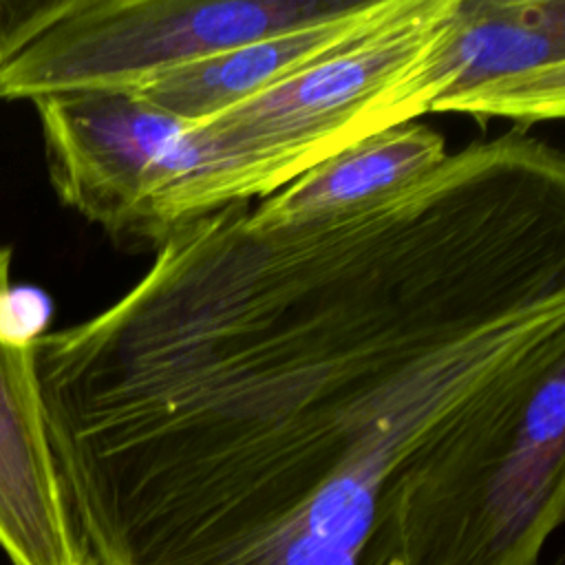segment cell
I'll use <instances>...</instances> for the list:
<instances>
[{"label":"cell","mask_w":565,"mask_h":565,"mask_svg":"<svg viewBox=\"0 0 565 565\" xmlns=\"http://www.w3.org/2000/svg\"><path fill=\"white\" fill-rule=\"evenodd\" d=\"M152 252L110 307L33 344L95 565H185L322 492L388 499L565 435V157L523 128L291 223L230 203Z\"/></svg>","instance_id":"6da1fadb"},{"label":"cell","mask_w":565,"mask_h":565,"mask_svg":"<svg viewBox=\"0 0 565 565\" xmlns=\"http://www.w3.org/2000/svg\"><path fill=\"white\" fill-rule=\"evenodd\" d=\"M455 9L457 0H422L349 51L192 124L194 163L157 205L161 236L223 205L265 199L362 139L430 113L452 82Z\"/></svg>","instance_id":"7a4b0ae2"},{"label":"cell","mask_w":565,"mask_h":565,"mask_svg":"<svg viewBox=\"0 0 565 565\" xmlns=\"http://www.w3.org/2000/svg\"><path fill=\"white\" fill-rule=\"evenodd\" d=\"M338 2H0V99L135 90L183 64L320 18Z\"/></svg>","instance_id":"3957f363"},{"label":"cell","mask_w":565,"mask_h":565,"mask_svg":"<svg viewBox=\"0 0 565 565\" xmlns=\"http://www.w3.org/2000/svg\"><path fill=\"white\" fill-rule=\"evenodd\" d=\"M57 199L119 245L157 247L159 201L194 163L190 126L126 90L33 99Z\"/></svg>","instance_id":"277c9868"},{"label":"cell","mask_w":565,"mask_h":565,"mask_svg":"<svg viewBox=\"0 0 565 565\" xmlns=\"http://www.w3.org/2000/svg\"><path fill=\"white\" fill-rule=\"evenodd\" d=\"M11 258V247L0 245V550L11 565H95L68 514L44 430L33 344L51 305L24 291L15 318Z\"/></svg>","instance_id":"5b68a950"},{"label":"cell","mask_w":565,"mask_h":565,"mask_svg":"<svg viewBox=\"0 0 565 565\" xmlns=\"http://www.w3.org/2000/svg\"><path fill=\"white\" fill-rule=\"evenodd\" d=\"M452 82L430 113L527 128L565 113V0H457Z\"/></svg>","instance_id":"8992f818"},{"label":"cell","mask_w":565,"mask_h":565,"mask_svg":"<svg viewBox=\"0 0 565 565\" xmlns=\"http://www.w3.org/2000/svg\"><path fill=\"white\" fill-rule=\"evenodd\" d=\"M422 0H340L320 18L183 64L126 90L188 126L263 95L411 15Z\"/></svg>","instance_id":"52a82bcc"},{"label":"cell","mask_w":565,"mask_h":565,"mask_svg":"<svg viewBox=\"0 0 565 565\" xmlns=\"http://www.w3.org/2000/svg\"><path fill=\"white\" fill-rule=\"evenodd\" d=\"M446 154V139L435 128L417 121L399 124L313 166L274 194L249 201V207L267 223H291L351 207L430 172Z\"/></svg>","instance_id":"ba28073f"},{"label":"cell","mask_w":565,"mask_h":565,"mask_svg":"<svg viewBox=\"0 0 565 565\" xmlns=\"http://www.w3.org/2000/svg\"><path fill=\"white\" fill-rule=\"evenodd\" d=\"M543 565H565V558H563V554H558L554 561H550V563H543Z\"/></svg>","instance_id":"9c48e42d"}]
</instances>
